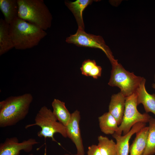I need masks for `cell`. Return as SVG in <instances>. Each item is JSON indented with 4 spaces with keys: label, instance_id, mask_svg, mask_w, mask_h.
I'll return each mask as SVG.
<instances>
[{
    "label": "cell",
    "instance_id": "obj_1",
    "mask_svg": "<svg viewBox=\"0 0 155 155\" xmlns=\"http://www.w3.org/2000/svg\"><path fill=\"white\" fill-rule=\"evenodd\" d=\"M9 32L14 48L20 50L38 45L47 35L45 31L18 17L9 24Z\"/></svg>",
    "mask_w": 155,
    "mask_h": 155
},
{
    "label": "cell",
    "instance_id": "obj_2",
    "mask_svg": "<svg viewBox=\"0 0 155 155\" xmlns=\"http://www.w3.org/2000/svg\"><path fill=\"white\" fill-rule=\"evenodd\" d=\"M33 100L31 94L11 96L0 102V127L13 126L28 114Z\"/></svg>",
    "mask_w": 155,
    "mask_h": 155
},
{
    "label": "cell",
    "instance_id": "obj_3",
    "mask_svg": "<svg viewBox=\"0 0 155 155\" xmlns=\"http://www.w3.org/2000/svg\"><path fill=\"white\" fill-rule=\"evenodd\" d=\"M18 17L45 31L51 25L52 17L43 0H17Z\"/></svg>",
    "mask_w": 155,
    "mask_h": 155
},
{
    "label": "cell",
    "instance_id": "obj_4",
    "mask_svg": "<svg viewBox=\"0 0 155 155\" xmlns=\"http://www.w3.org/2000/svg\"><path fill=\"white\" fill-rule=\"evenodd\" d=\"M57 120L51 109L44 106L37 113L35 123L26 125L25 128L34 125L39 126L41 130L37 133L38 137H44L45 139L51 138L53 141L57 142L54 137L56 133H60L65 138L67 137L65 126Z\"/></svg>",
    "mask_w": 155,
    "mask_h": 155
},
{
    "label": "cell",
    "instance_id": "obj_5",
    "mask_svg": "<svg viewBox=\"0 0 155 155\" xmlns=\"http://www.w3.org/2000/svg\"><path fill=\"white\" fill-rule=\"evenodd\" d=\"M111 63L112 69L108 84L118 87L120 92L125 97L135 93L144 78L127 71L117 60Z\"/></svg>",
    "mask_w": 155,
    "mask_h": 155
},
{
    "label": "cell",
    "instance_id": "obj_6",
    "mask_svg": "<svg viewBox=\"0 0 155 155\" xmlns=\"http://www.w3.org/2000/svg\"><path fill=\"white\" fill-rule=\"evenodd\" d=\"M137 95L136 92L126 97L124 115L121 123L115 133L121 135L127 133L135 124L139 123L148 122L151 118L147 113L142 114L137 109Z\"/></svg>",
    "mask_w": 155,
    "mask_h": 155
},
{
    "label": "cell",
    "instance_id": "obj_7",
    "mask_svg": "<svg viewBox=\"0 0 155 155\" xmlns=\"http://www.w3.org/2000/svg\"><path fill=\"white\" fill-rule=\"evenodd\" d=\"M66 42L79 46L99 49L104 53L111 63L115 60L101 36L87 33L84 30L78 28L75 34L66 38Z\"/></svg>",
    "mask_w": 155,
    "mask_h": 155
},
{
    "label": "cell",
    "instance_id": "obj_8",
    "mask_svg": "<svg viewBox=\"0 0 155 155\" xmlns=\"http://www.w3.org/2000/svg\"><path fill=\"white\" fill-rule=\"evenodd\" d=\"M35 139L30 138L19 142L16 137L7 138L0 144V155H19L22 150L30 152L33 146L38 143Z\"/></svg>",
    "mask_w": 155,
    "mask_h": 155
},
{
    "label": "cell",
    "instance_id": "obj_9",
    "mask_svg": "<svg viewBox=\"0 0 155 155\" xmlns=\"http://www.w3.org/2000/svg\"><path fill=\"white\" fill-rule=\"evenodd\" d=\"M80 119V112L75 110L71 114L70 120L65 126L67 137L75 144L78 155H85L81 137L79 123Z\"/></svg>",
    "mask_w": 155,
    "mask_h": 155
},
{
    "label": "cell",
    "instance_id": "obj_10",
    "mask_svg": "<svg viewBox=\"0 0 155 155\" xmlns=\"http://www.w3.org/2000/svg\"><path fill=\"white\" fill-rule=\"evenodd\" d=\"M146 123H137L126 134L122 135L114 133L112 136L116 141L117 155H128L129 142L132 136L146 126Z\"/></svg>",
    "mask_w": 155,
    "mask_h": 155
},
{
    "label": "cell",
    "instance_id": "obj_11",
    "mask_svg": "<svg viewBox=\"0 0 155 155\" xmlns=\"http://www.w3.org/2000/svg\"><path fill=\"white\" fill-rule=\"evenodd\" d=\"M144 78L136 91L137 105L142 104L146 113L151 112L155 115V94H150L146 91Z\"/></svg>",
    "mask_w": 155,
    "mask_h": 155
},
{
    "label": "cell",
    "instance_id": "obj_12",
    "mask_svg": "<svg viewBox=\"0 0 155 155\" xmlns=\"http://www.w3.org/2000/svg\"><path fill=\"white\" fill-rule=\"evenodd\" d=\"M125 100L126 97L120 92L112 96L109 104L108 112L116 119L119 125L123 118Z\"/></svg>",
    "mask_w": 155,
    "mask_h": 155
},
{
    "label": "cell",
    "instance_id": "obj_13",
    "mask_svg": "<svg viewBox=\"0 0 155 155\" xmlns=\"http://www.w3.org/2000/svg\"><path fill=\"white\" fill-rule=\"evenodd\" d=\"M93 1L91 0H77L74 2L65 1L66 5L73 14L78 26V28L84 29L82 13L85 9Z\"/></svg>",
    "mask_w": 155,
    "mask_h": 155
},
{
    "label": "cell",
    "instance_id": "obj_14",
    "mask_svg": "<svg viewBox=\"0 0 155 155\" xmlns=\"http://www.w3.org/2000/svg\"><path fill=\"white\" fill-rule=\"evenodd\" d=\"M148 127H144L136 133L129 147L130 155H143L146 144Z\"/></svg>",
    "mask_w": 155,
    "mask_h": 155
},
{
    "label": "cell",
    "instance_id": "obj_15",
    "mask_svg": "<svg viewBox=\"0 0 155 155\" xmlns=\"http://www.w3.org/2000/svg\"><path fill=\"white\" fill-rule=\"evenodd\" d=\"M0 9L4 17V20L9 24L18 17L17 0H0Z\"/></svg>",
    "mask_w": 155,
    "mask_h": 155
},
{
    "label": "cell",
    "instance_id": "obj_16",
    "mask_svg": "<svg viewBox=\"0 0 155 155\" xmlns=\"http://www.w3.org/2000/svg\"><path fill=\"white\" fill-rule=\"evenodd\" d=\"M9 24L4 19H0V56L14 48L9 34Z\"/></svg>",
    "mask_w": 155,
    "mask_h": 155
},
{
    "label": "cell",
    "instance_id": "obj_17",
    "mask_svg": "<svg viewBox=\"0 0 155 155\" xmlns=\"http://www.w3.org/2000/svg\"><path fill=\"white\" fill-rule=\"evenodd\" d=\"M98 120L100 130L105 134L113 135L118 129L117 121L109 112L99 117Z\"/></svg>",
    "mask_w": 155,
    "mask_h": 155
},
{
    "label": "cell",
    "instance_id": "obj_18",
    "mask_svg": "<svg viewBox=\"0 0 155 155\" xmlns=\"http://www.w3.org/2000/svg\"><path fill=\"white\" fill-rule=\"evenodd\" d=\"M53 113L59 122L65 126L67 125L71 118L70 114L64 102L54 99L52 103Z\"/></svg>",
    "mask_w": 155,
    "mask_h": 155
},
{
    "label": "cell",
    "instance_id": "obj_19",
    "mask_svg": "<svg viewBox=\"0 0 155 155\" xmlns=\"http://www.w3.org/2000/svg\"><path fill=\"white\" fill-rule=\"evenodd\" d=\"M97 145L102 155H117L116 144L112 139L100 135Z\"/></svg>",
    "mask_w": 155,
    "mask_h": 155
},
{
    "label": "cell",
    "instance_id": "obj_20",
    "mask_svg": "<svg viewBox=\"0 0 155 155\" xmlns=\"http://www.w3.org/2000/svg\"><path fill=\"white\" fill-rule=\"evenodd\" d=\"M148 122L146 144L143 155H152L155 154V119L151 117Z\"/></svg>",
    "mask_w": 155,
    "mask_h": 155
},
{
    "label": "cell",
    "instance_id": "obj_21",
    "mask_svg": "<svg viewBox=\"0 0 155 155\" xmlns=\"http://www.w3.org/2000/svg\"><path fill=\"white\" fill-rule=\"evenodd\" d=\"M97 65L95 61L87 59L84 61L80 68L82 73L85 76H88L90 72Z\"/></svg>",
    "mask_w": 155,
    "mask_h": 155
},
{
    "label": "cell",
    "instance_id": "obj_22",
    "mask_svg": "<svg viewBox=\"0 0 155 155\" xmlns=\"http://www.w3.org/2000/svg\"><path fill=\"white\" fill-rule=\"evenodd\" d=\"M87 155H102L97 145L93 144L88 147Z\"/></svg>",
    "mask_w": 155,
    "mask_h": 155
},
{
    "label": "cell",
    "instance_id": "obj_23",
    "mask_svg": "<svg viewBox=\"0 0 155 155\" xmlns=\"http://www.w3.org/2000/svg\"><path fill=\"white\" fill-rule=\"evenodd\" d=\"M154 82L155 83L153 84H152V87L155 89V74L154 75Z\"/></svg>",
    "mask_w": 155,
    "mask_h": 155
},
{
    "label": "cell",
    "instance_id": "obj_24",
    "mask_svg": "<svg viewBox=\"0 0 155 155\" xmlns=\"http://www.w3.org/2000/svg\"><path fill=\"white\" fill-rule=\"evenodd\" d=\"M64 155H69V154H64ZM72 155H78V154H75Z\"/></svg>",
    "mask_w": 155,
    "mask_h": 155
},
{
    "label": "cell",
    "instance_id": "obj_25",
    "mask_svg": "<svg viewBox=\"0 0 155 155\" xmlns=\"http://www.w3.org/2000/svg\"><path fill=\"white\" fill-rule=\"evenodd\" d=\"M28 155H33V154H29Z\"/></svg>",
    "mask_w": 155,
    "mask_h": 155
}]
</instances>
